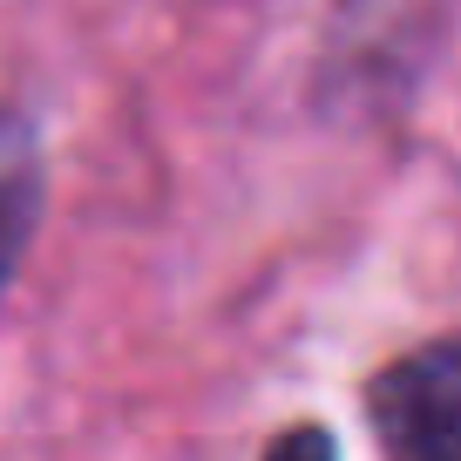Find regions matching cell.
Returning a JSON list of instances; mask_svg holds the SVG:
<instances>
[{
  "label": "cell",
  "mask_w": 461,
  "mask_h": 461,
  "mask_svg": "<svg viewBox=\"0 0 461 461\" xmlns=\"http://www.w3.org/2000/svg\"><path fill=\"white\" fill-rule=\"evenodd\" d=\"M34 211H41V149L21 115H0V285L28 245Z\"/></svg>",
  "instance_id": "7a4b0ae2"
},
{
  "label": "cell",
  "mask_w": 461,
  "mask_h": 461,
  "mask_svg": "<svg viewBox=\"0 0 461 461\" xmlns=\"http://www.w3.org/2000/svg\"><path fill=\"white\" fill-rule=\"evenodd\" d=\"M265 461H332V434L326 428H292Z\"/></svg>",
  "instance_id": "3957f363"
},
{
  "label": "cell",
  "mask_w": 461,
  "mask_h": 461,
  "mask_svg": "<svg viewBox=\"0 0 461 461\" xmlns=\"http://www.w3.org/2000/svg\"><path fill=\"white\" fill-rule=\"evenodd\" d=\"M387 461H461V339H434L366 387Z\"/></svg>",
  "instance_id": "6da1fadb"
}]
</instances>
